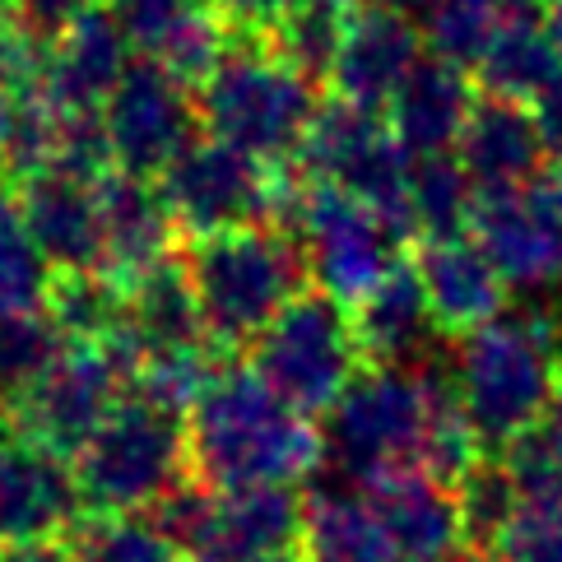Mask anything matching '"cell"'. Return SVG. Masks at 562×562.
<instances>
[{"label":"cell","instance_id":"15","mask_svg":"<svg viewBox=\"0 0 562 562\" xmlns=\"http://www.w3.org/2000/svg\"><path fill=\"white\" fill-rule=\"evenodd\" d=\"M93 200L98 228H103V270L116 284H131L135 274H145L149 266L172 256L177 218L158 182L112 168L103 182H93Z\"/></svg>","mask_w":562,"mask_h":562},{"label":"cell","instance_id":"30","mask_svg":"<svg viewBox=\"0 0 562 562\" xmlns=\"http://www.w3.org/2000/svg\"><path fill=\"white\" fill-rule=\"evenodd\" d=\"M363 0H303L297 10H289L279 24L266 33V47L297 75L330 79V66L339 56V43L349 33V19Z\"/></svg>","mask_w":562,"mask_h":562},{"label":"cell","instance_id":"40","mask_svg":"<svg viewBox=\"0 0 562 562\" xmlns=\"http://www.w3.org/2000/svg\"><path fill=\"white\" fill-rule=\"evenodd\" d=\"M98 10V0H14L10 14H14V29L33 37V43H56L70 24H79L85 14Z\"/></svg>","mask_w":562,"mask_h":562},{"label":"cell","instance_id":"39","mask_svg":"<svg viewBox=\"0 0 562 562\" xmlns=\"http://www.w3.org/2000/svg\"><path fill=\"white\" fill-rule=\"evenodd\" d=\"M191 5L195 0H108L112 19L131 37V47H145V52H158V43L177 29V19Z\"/></svg>","mask_w":562,"mask_h":562},{"label":"cell","instance_id":"32","mask_svg":"<svg viewBox=\"0 0 562 562\" xmlns=\"http://www.w3.org/2000/svg\"><path fill=\"white\" fill-rule=\"evenodd\" d=\"M218 372H224V363H218L210 339L182 345V349H164V353H145V358H135V368H131V395H145L154 405L187 418L200 405V395L214 386Z\"/></svg>","mask_w":562,"mask_h":562},{"label":"cell","instance_id":"29","mask_svg":"<svg viewBox=\"0 0 562 562\" xmlns=\"http://www.w3.org/2000/svg\"><path fill=\"white\" fill-rule=\"evenodd\" d=\"M479 187L460 158H414L409 172V233L424 243H447V237H465L479 214Z\"/></svg>","mask_w":562,"mask_h":562},{"label":"cell","instance_id":"37","mask_svg":"<svg viewBox=\"0 0 562 562\" xmlns=\"http://www.w3.org/2000/svg\"><path fill=\"white\" fill-rule=\"evenodd\" d=\"M61 353H66V339L52 326L47 312L0 316V391L5 395L19 400Z\"/></svg>","mask_w":562,"mask_h":562},{"label":"cell","instance_id":"12","mask_svg":"<svg viewBox=\"0 0 562 562\" xmlns=\"http://www.w3.org/2000/svg\"><path fill=\"white\" fill-rule=\"evenodd\" d=\"M195 122L200 112L191 108L187 85L158 61H131L122 85L103 103L112 164L149 182H158L164 168L195 139Z\"/></svg>","mask_w":562,"mask_h":562},{"label":"cell","instance_id":"50","mask_svg":"<svg viewBox=\"0 0 562 562\" xmlns=\"http://www.w3.org/2000/svg\"><path fill=\"white\" fill-rule=\"evenodd\" d=\"M0 428H5V391H0Z\"/></svg>","mask_w":562,"mask_h":562},{"label":"cell","instance_id":"16","mask_svg":"<svg viewBox=\"0 0 562 562\" xmlns=\"http://www.w3.org/2000/svg\"><path fill=\"white\" fill-rule=\"evenodd\" d=\"M414 270L428 293V307L441 335L465 339L474 330L493 326L497 316H507V284H502L497 266L470 233L447 237V243H424Z\"/></svg>","mask_w":562,"mask_h":562},{"label":"cell","instance_id":"2","mask_svg":"<svg viewBox=\"0 0 562 562\" xmlns=\"http://www.w3.org/2000/svg\"><path fill=\"white\" fill-rule=\"evenodd\" d=\"M562 386V363L539 316H497L460 339L451 391L484 447L507 451L530 437Z\"/></svg>","mask_w":562,"mask_h":562},{"label":"cell","instance_id":"5","mask_svg":"<svg viewBox=\"0 0 562 562\" xmlns=\"http://www.w3.org/2000/svg\"><path fill=\"white\" fill-rule=\"evenodd\" d=\"M274 228L293 237L303 274H312L316 293L349 312L400 266V243H405V233L391 218L321 182H289Z\"/></svg>","mask_w":562,"mask_h":562},{"label":"cell","instance_id":"21","mask_svg":"<svg viewBox=\"0 0 562 562\" xmlns=\"http://www.w3.org/2000/svg\"><path fill=\"white\" fill-rule=\"evenodd\" d=\"M19 214L52 270H103V228H98V200L89 182H75L66 172H37L19 191Z\"/></svg>","mask_w":562,"mask_h":562},{"label":"cell","instance_id":"6","mask_svg":"<svg viewBox=\"0 0 562 562\" xmlns=\"http://www.w3.org/2000/svg\"><path fill=\"white\" fill-rule=\"evenodd\" d=\"M316 108V85L307 75H297L270 47H260V37H243L200 85L195 112L214 139L260 164H279L284 154H297Z\"/></svg>","mask_w":562,"mask_h":562},{"label":"cell","instance_id":"24","mask_svg":"<svg viewBox=\"0 0 562 562\" xmlns=\"http://www.w3.org/2000/svg\"><path fill=\"white\" fill-rule=\"evenodd\" d=\"M126 289V345L135 358L182 349L205 339V321L182 260H158L145 274H135Z\"/></svg>","mask_w":562,"mask_h":562},{"label":"cell","instance_id":"23","mask_svg":"<svg viewBox=\"0 0 562 562\" xmlns=\"http://www.w3.org/2000/svg\"><path fill=\"white\" fill-rule=\"evenodd\" d=\"M507 470L516 479V512L488 549L493 562H562V470L539 451L535 432L507 447Z\"/></svg>","mask_w":562,"mask_h":562},{"label":"cell","instance_id":"10","mask_svg":"<svg viewBox=\"0 0 562 562\" xmlns=\"http://www.w3.org/2000/svg\"><path fill=\"white\" fill-rule=\"evenodd\" d=\"M284 187L289 182L270 164L214 135L191 139L158 177V191H164L177 228H187L191 237L274 224Z\"/></svg>","mask_w":562,"mask_h":562},{"label":"cell","instance_id":"17","mask_svg":"<svg viewBox=\"0 0 562 562\" xmlns=\"http://www.w3.org/2000/svg\"><path fill=\"white\" fill-rule=\"evenodd\" d=\"M126 70H131V37L112 19V10L98 5L52 43L43 93L61 112H103Z\"/></svg>","mask_w":562,"mask_h":562},{"label":"cell","instance_id":"43","mask_svg":"<svg viewBox=\"0 0 562 562\" xmlns=\"http://www.w3.org/2000/svg\"><path fill=\"white\" fill-rule=\"evenodd\" d=\"M535 441H539V451H544V456L553 460V470H562V386H558V395L549 400L544 418H539Z\"/></svg>","mask_w":562,"mask_h":562},{"label":"cell","instance_id":"27","mask_svg":"<svg viewBox=\"0 0 562 562\" xmlns=\"http://www.w3.org/2000/svg\"><path fill=\"white\" fill-rule=\"evenodd\" d=\"M474 75L488 89V98H507V103L530 108L562 75V56L549 29H539L535 19H502V29L488 43L484 61L474 66Z\"/></svg>","mask_w":562,"mask_h":562},{"label":"cell","instance_id":"49","mask_svg":"<svg viewBox=\"0 0 562 562\" xmlns=\"http://www.w3.org/2000/svg\"><path fill=\"white\" fill-rule=\"evenodd\" d=\"M243 562H297V553H279V558H243Z\"/></svg>","mask_w":562,"mask_h":562},{"label":"cell","instance_id":"13","mask_svg":"<svg viewBox=\"0 0 562 562\" xmlns=\"http://www.w3.org/2000/svg\"><path fill=\"white\" fill-rule=\"evenodd\" d=\"M75 460L33 437H0V549L5 544H52L79 526Z\"/></svg>","mask_w":562,"mask_h":562},{"label":"cell","instance_id":"46","mask_svg":"<svg viewBox=\"0 0 562 562\" xmlns=\"http://www.w3.org/2000/svg\"><path fill=\"white\" fill-rule=\"evenodd\" d=\"M502 19H530L539 10V0H493Z\"/></svg>","mask_w":562,"mask_h":562},{"label":"cell","instance_id":"35","mask_svg":"<svg viewBox=\"0 0 562 562\" xmlns=\"http://www.w3.org/2000/svg\"><path fill=\"white\" fill-rule=\"evenodd\" d=\"M451 493L460 507V526H465V549L488 553L516 512V479L507 460H479L470 474L456 479Z\"/></svg>","mask_w":562,"mask_h":562},{"label":"cell","instance_id":"9","mask_svg":"<svg viewBox=\"0 0 562 562\" xmlns=\"http://www.w3.org/2000/svg\"><path fill=\"white\" fill-rule=\"evenodd\" d=\"M307 182L335 187L353 200H363L368 210L409 237V172L414 158L400 149L391 126L381 122V112L353 108L345 98L321 103L312 126L297 145Z\"/></svg>","mask_w":562,"mask_h":562},{"label":"cell","instance_id":"34","mask_svg":"<svg viewBox=\"0 0 562 562\" xmlns=\"http://www.w3.org/2000/svg\"><path fill=\"white\" fill-rule=\"evenodd\" d=\"M497 29L502 14L493 0H432L424 10V43L437 61H451L460 70H474L484 61Z\"/></svg>","mask_w":562,"mask_h":562},{"label":"cell","instance_id":"14","mask_svg":"<svg viewBox=\"0 0 562 562\" xmlns=\"http://www.w3.org/2000/svg\"><path fill=\"white\" fill-rule=\"evenodd\" d=\"M418 61H424V33L414 29V19L405 10L358 5L330 66L335 98L381 112L395 98V89L414 75Z\"/></svg>","mask_w":562,"mask_h":562},{"label":"cell","instance_id":"4","mask_svg":"<svg viewBox=\"0 0 562 562\" xmlns=\"http://www.w3.org/2000/svg\"><path fill=\"white\" fill-rule=\"evenodd\" d=\"M432 368L372 363L326 409V460L353 488H372L391 474L424 465V441L432 424Z\"/></svg>","mask_w":562,"mask_h":562},{"label":"cell","instance_id":"7","mask_svg":"<svg viewBox=\"0 0 562 562\" xmlns=\"http://www.w3.org/2000/svg\"><path fill=\"white\" fill-rule=\"evenodd\" d=\"M187 418L145 395H126L75 456L79 493L98 516L154 512L177 484H187Z\"/></svg>","mask_w":562,"mask_h":562},{"label":"cell","instance_id":"38","mask_svg":"<svg viewBox=\"0 0 562 562\" xmlns=\"http://www.w3.org/2000/svg\"><path fill=\"white\" fill-rule=\"evenodd\" d=\"M112 145L103 112H61V131H56V154L47 172H66L75 182H103L112 172Z\"/></svg>","mask_w":562,"mask_h":562},{"label":"cell","instance_id":"25","mask_svg":"<svg viewBox=\"0 0 562 562\" xmlns=\"http://www.w3.org/2000/svg\"><path fill=\"white\" fill-rule=\"evenodd\" d=\"M349 316L358 349H363V358H376V363H409V358L424 353L428 335L437 330L414 260H400Z\"/></svg>","mask_w":562,"mask_h":562},{"label":"cell","instance_id":"28","mask_svg":"<svg viewBox=\"0 0 562 562\" xmlns=\"http://www.w3.org/2000/svg\"><path fill=\"white\" fill-rule=\"evenodd\" d=\"M47 316L61 330L66 345H103V349H131L126 345V289L108 270L85 274H56ZM135 358V353H131Z\"/></svg>","mask_w":562,"mask_h":562},{"label":"cell","instance_id":"47","mask_svg":"<svg viewBox=\"0 0 562 562\" xmlns=\"http://www.w3.org/2000/svg\"><path fill=\"white\" fill-rule=\"evenodd\" d=\"M549 37H553V47H558V56H562V0H549Z\"/></svg>","mask_w":562,"mask_h":562},{"label":"cell","instance_id":"42","mask_svg":"<svg viewBox=\"0 0 562 562\" xmlns=\"http://www.w3.org/2000/svg\"><path fill=\"white\" fill-rule=\"evenodd\" d=\"M535 112V126H539V139H544V154L562 168V75L553 85L539 93V103L530 108Z\"/></svg>","mask_w":562,"mask_h":562},{"label":"cell","instance_id":"48","mask_svg":"<svg viewBox=\"0 0 562 562\" xmlns=\"http://www.w3.org/2000/svg\"><path fill=\"white\" fill-rule=\"evenodd\" d=\"M363 5H391V10H428L432 5V0H363Z\"/></svg>","mask_w":562,"mask_h":562},{"label":"cell","instance_id":"8","mask_svg":"<svg viewBox=\"0 0 562 562\" xmlns=\"http://www.w3.org/2000/svg\"><path fill=\"white\" fill-rule=\"evenodd\" d=\"M256 376L297 414H326L363 372V349L349 307L321 293H297L256 339Z\"/></svg>","mask_w":562,"mask_h":562},{"label":"cell","instance_id":"22","mask_svg":"<svg viewBox=\"0 0 562 562\" xmlns=\"http://www.w3.org/2000/svg\"><path fill=\"white\" fill-rule=\"evenodd\" d=\"M307 535V502L297 488L266 484L218 493L214 539L200 562H243V558H279L297 553Z\"/></svg>","mask_w":562,"mask_h":562},{"label":"cell","instance_id":"18","mask_svg":"<svg viewBox=\"0 0 562 562\" xmlns=\"http://www.w3.org/2000/svg\"><path fill=\"white\" fill-rule=\"evenodd\" d=\"M363 493L372 497L400 562H451L465 549V526H460L456 493L441 479L424 470H405V474L381 479V484Z\"/></svg>","mask_w":562,"mask_h":562},{"label":"cell","instance_id":"45","mask_svg":"<svg viewBox=\"0 0 562 562\" xmlns=\"http://www.w3.org/2000/svg\"><path fill=\"white\" fill-rule=\"evenodd\" d=\"M10 116H14V98L0 93V168H5V149H10Z\"/></svg>","mask_w":562,"mask_h":562},{"label":"cell","instance_id":"44","mask_svg":"<svg viewBox=\"0 0 562 562\" xmlns=\"http://www.w3.org/2000/svg\"><path fill=\"white\" fill-rule=\"evenodd\" d=\"M0 562H70V553L61 539H52V544H5Z\"/></svg>","mask_w":562,"mask_h":562},{"label":"cell","instance_id":"31","mask_svg":"<svg viewBox=\"0 0 562 562\" xmlns=\"http://www.w3.org/2000/svg\"><path fill=\"white\" fill-rule=\"evenodd\" d=\"M56 284L52 260L33 243V233L19 214V200L0 195V316L47 312Z\"/></svg>","mask_w":562,"mask_h":562},{"label":"cell","instance_id":"19","mask_svg":"<svg viewBox=\"0 0 562 562\" xmlns=\"http://www.w3.org/2000/svg\"><path fill=\"white\" fill-rule=\"evenodd\" d=\"M456 154L479 195L526 191L544 172V139H539L535 112L526 103H507V98L474 103Z\"/></svg>","mask_w":562,"mask_h":562},{"label":"cell","instance_id":"33","mask_svg":"<svg viewBox=\"0 0 562 562\" xmlns=\"http://www.w3.org/2000/svg\"><path fill=\"white\" fill-rule=\"evenodd\" d=\"M70 562H187L149 516H93L66 539Z\"/></svg>","mask_w":562,"mask_h":562},{"label":"cell","instance_id":"41","mask_svg":"<svg viewBox=\"0 0 562 562\" xmlns=\"http://www.w3.org/2000/svg\"><path fill=\"white\" fill-rule=\"evenodd\" d=\"M205 5L224 19L228 33L237 37H266L289 10H297L303 0H205Z\"/></svg>","mask_w":562,"mask_h":562},{"label":"cell","instance_id":"26","mask_svg":"<svg viewBox=\"0 0 562 562\" xmlns=\"http://www.w3.org/2000/svg\"><path fill=\"white\" fill-rule=\"evenodd\" d=\"M303 549L312 562H400L363 488H330L307 502Z\"/></svg>","mask_w":562,"mask_h":562},{"label":"cell","instance_id":"3","mask_svg":"<svg viewBox=\"0 0 562 562\" xmlns=\"http://www.w3.org/2000/svg\"><path fill=\"white\" fill-rule=\"evenodd\" d=\"M182 266L214 345H256L303 284V260H297L293 237L274 224L191 237Z\"/></svg>","mask_w":562,"mask_h":562},{"label":"cell","instance_id":"11","mask_svg":"<svg viewBox=\"0 0 562 562\" xmlns=\"http://www.w3.org/2000/svg\"><path fill=\"white\" fill-rule=\"evenodd\" d=\"M131 368V349L66 345V353L14 400L19 432L75 460L126 400Z\"/></svg>","mask_w":562,"mask_h":562},{"label":"cell","instance_id":"36","mask_svg":"<svg viewBox=\"0 0 562 562\" xmlns=\"http://www.w3.org/2000/svg\"><path fill=\"white\" fill-rule=\"evenodd\" d=\"M228 24L218 19L210 5H195L177 19V29L158 43V52H154V61L164 66L172 79H182V85L191 89V85H205V79L218 70V61L228 56Z\"/></svg>","mask_w":562,"mask_h":562},{"label":"cell","instance_id":"20","mask_svg":"<svg viewBox=\"0 0 562 562\" xmlns=\"http://www.w3.org/2000/svg\"><path fill=\"white\" fill-rule=\"evenodd\" d=\"M474 103L479 98L465 70L437 61V56H424L386 103L391 112L386 126L409 158H441L460 145V131H465Z\"/></svg>","mask_w":562,"mask_h":562},{"label":"cell","instance_id":"1","mask_svg":"<svg viewBox=\"0 0 562 562\" xmlns=\"http://www.w3.org/2000/svg\"><path fill=\"white\" fill-rule=\"evenodd\" d=\"M191 470L214 493L297 488L326 465V441L307 414L284 405L256 368H224L187 414Z\"/></svg>","mask_w":562,"mask_h":562}]
</instances>
